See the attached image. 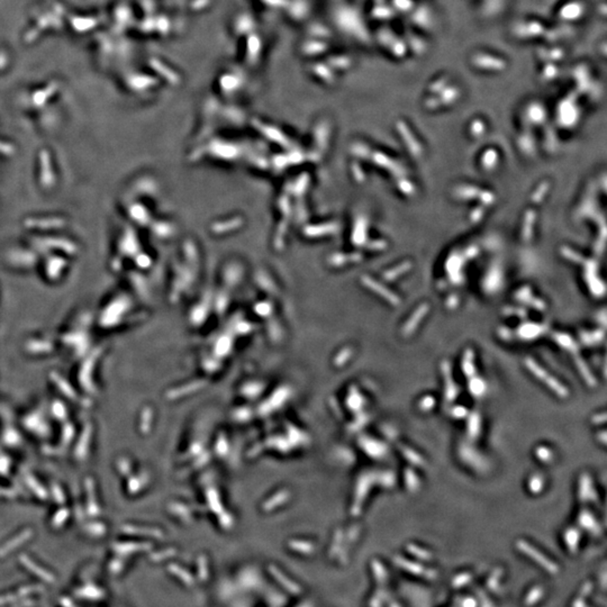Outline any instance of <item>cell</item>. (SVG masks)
Masks as SVG:
<instances>
[{"label":"cell","instance_id":"cell-1","mask_svg":"<svg viewBox=\"0 0 607 607\" xmlns=\"http://www.w3.org/2000/svg\"><path fill=\"white\" fill-rule=\"evenodd\" d=\"M524 364H525L527 370L536 379H539L540 381L543 382V384H545L547 388L555 393L559 398H567L569 396L568 388L563 384H561L555 376L550 375L543 367H541L534 359L526 358L525 360H524Z\"/></svg>","mask_w":607,"mask_h":607},{"label":"cell","instance_id":"cell-9","mask_svg":"<svg viewBox=\"0 0 607 607\" xmlns=\"http://www.w3.org/2000/svg\"><path fill=\"white\" fill-rule=\"evenodd\" d=\"M469 391L473 394V396L475 397H481L484 396V394L487 390V386H486V382L482 380L479 377H471L469 378Z\"/></svg>","mask_w":607,"mask_h":607},{"label":"cell","instance_id":"cell-4","mask_svg":"<svg viewBox=\"0 0 607 607\" xmlns=\"http://www.w3.org/2000/svg\"><path fill=\"white\" fill-rule=\"evenodd\" d=\"M481 432V417L478 412L471 413L467 424V435L470 440H476L479 438Z\"/></svg>","mask_w":607,"mask_h":607},{"label":"cell","instance_id":"cell-7","mask_svg":"<svg viewBox=\"0 0 607 607\" xmlns=\"http://www.w3.org/2000/svg\"><path fill=\"white\" fill-rule=\"evenodd\" d=\"M461 368L463 374L471 378L476 375V365H475V352L474 350H467L464 352V356L462 358Z\"/></svg>","mask_w":607,"mask_h":607},{"label":"cell","instance_id":"cell-10","mask_svg":"<svg viewBox=\"0 0 607 607\" xmlns=\"http://www.w3.org/2000/svg\"><path fill=\"white\" fill-rule=\"evenodd\" d=\"M545 479L541 474H535L528 479V491L532 494H539L544 488Z\"/></svg>","mask_w":607,"mask_h":607},{"label":"cell","instance_id":"cell-8","mask_svg":"<svg viewBox=\"0 0 607 607\" xmlns=\"http://www.w3.org/2000/svg\"><path fill=\"white\" fill-rule=\"evenodd\" d=\"M575 362H576L577 368H578L579 374L582 376V379L585 380L586 384H587L589 387H592V388H593V387H595V386H596V384H597V382H596V379H595V377H594V375H593L592 371L588 369V365L586 364V362L583 361L582 359H581V358H579V357H576V360H575Z\"/></svg>","mask_w":607,"mask_h":607},{"label":"cell","instance_id":"cell-3","mask_svg":"<svg viewBox=\"0 0 607 607\" xmlns=\"http://www.w3.org/2000/svg\"><path fill=\"white\" fill-rule=\"evenodd\" d=\"M578 497L582 503L596 502L597 500V493L595 491L592 477L588 474H582L580 476L578 486Z\"/></svg>","mask_w":607,"mask_h":607},{"label":"cell","instance_id":"cell-16","mask_svg":"<svg viewBox=\"0 0 607 607\" xmlns=\"http://www.w3.org/2000/svg\"><path fill=\"white\" fill-rule=\"evenodd\" d=\"M597 439H598V441L600 442V443L605 445L606 444V432L605 431L599 432L598 435H597Z\"/></svg>","mask_w":607,"mask_h":607},{"label":"cell","instance_id":"cell-14","mask_svg":"<svg viewBox=\"0 0 607 607\" xmlns=\"http://www.w3.org/2000/svg\"><path fill=\"white\" fill-rule=\"evenodd\" d=\"M467 414H468L467 408L462 407V406H455V407L451 409V415L456 418H463V417L467 416Z\"/></svg>","mask_w":607,"mask_h":607},{"label":"cell","instance_id":"cell-13","mask_svg":"<svg viewBox=\"0 0 607 607\" xmlns=\"http://www.w3.org/2000/svg\"><path fill=\"white\" fill-rule=\"evenodd\" d=\"M434 406H435V398L433 396H431V395H427V396L423 397L420 400V403H418V407H420V409L423 412L431 410Z\"/></svg>","mask_w":607,"mask_h":607},{"label":"cell","instance_id":"cell-2","mask_svg":"<svg viewBox=\"0 0 607 607\" xmlns=\"http://www.w3.org/2000/svg\"><path fill=\"white\" fill-rule=\"evenodd\" d=\"M441 370L444 378V398L447 403H452L458 397L459 388L452 378L451 363L447 360H444L441 364Z\"/></svg>","mask_w":607,"mask_h":607},{"label":"cell","instance_id":"cell-11","mask_svg":"<svg viewBox=\"0 0 607 607\" xmlns=\"http://www.w3.org/2000/svg\"><path fill=\"white\" fill-rule=\"evenodd\" d=\"M535 456L538 457V459H539V460L541 462H544V463L551 462L553 460V457H555V455H553V452H552V450L550 449V447L544 446V445H541V446L536 447V449H535Z\"/></svg>","mask_w":607,"mask_h":607},{"label":"cell","instance_id":"cell-12","mask_svg":"<svg viewBox=\"0 0 607 607\" xmlns=\"http://www.w3.org/2000/svg\"><path fill=\"white\" fill-rule=\"evenodd\" d=\"M555 339L560 346L569 352H576L577 349H578L575 342L569 337H567V335H556Z\"/></svg>","mask_w":607,"mask_h":607},{"label":"cell","instance_id":"cell-6","mask_svg":"<svg viewBox=\"0 0 607 607\" xmlns=\"http://www.w3.org/2000/svg\"><path fill=\"white\" fill-rule=\"evenodd\" d=\"M404 481L407 491L416 493L421 488V479L412 468H406L404 471Z\"/></svg>","mask_w":607,"mask_h":607},{"label":"cell","instance_id":"cell-5","mask_svg":"<svg viewBox=\"0 0 607 607\" xmlns=\"http://www.w3.org/2000/svg\"><path fill=\"white\" fill-rule=\"evenodd\" d=\"M399 449H400V452H402V455L404 456V458L409 463H412L413 465H416V467H424V465H425V460H424V458L420 455V453L412 449V447L402 444V445H399Z\"/></svg>","mask_w":607,"mask_h":607},{"label":"cell","instance_id":"cell-15","mask_svg":"<svg viewBox=\"0 0 607 607\" xmlns=\"http://www.w3.org/2000/svg\"><path fill=\"white\" fill-rule=\"evenodd\" d=\"M592 421L595 425H602V424H604L606 422V414L605 413L596 414L592 418Z\"/></svg>","mask_w":607,"mask_h":607}]
</instances>
